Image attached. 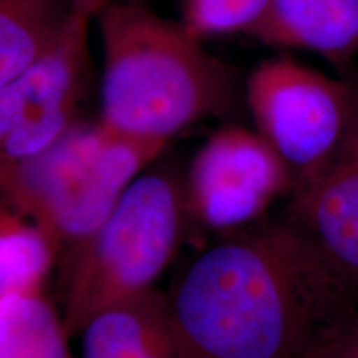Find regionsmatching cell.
Returning a JSON list of instances; mask_svg holds the SVG:
<instances>
[{"instance_id": "cell-7", "label": "cell", "mask_w": 358, "mask_h": 358, "mask_svg": "<svg viewBox=\"0 0 358 358\" xmlns=\"http://www.w3.org/2000/svg\"><path fill=\"white\" fill-rule=\"evenodd\" d=\"M77 10L58 43L0 85V178L29 163L77 127L88 78V25Z\"/></svg>"}, {"instance_id": "cell-11", "label": "cell", "mask_w": 358, "mask_h": 358, "mask_svg": "<svg viewBox=\"0 0 358 358\" xmlns=\"http://www.w3.org/2000/svg\"><path fill=\"white\" fill-rule=\"evenodd\" d=\"M77 10L75 0H0V85L50 52Z\"/></svg>"}, {"instance_id": "cell-3", "label": "cell", "mask_w": 358, "mask_h": 358, "mask_svg": "<svg viewBox=\"0 0 358 358\" xmlns=\"http://www.w3.org/2000/svg\"><path fill=\"white\" fill-rule=\"evenodd\" d=\"M166 145L103 122L77 124L50 150L3 174L0 196L47 232L66 262Z\"/></svg>"}, {"instance_id": "cell-6", "label": "cell", "mask_w": 358, "mask_h": 358, "mask_svg": "<svg viewBox=\"0 0 358 358\" xmlns=\"http://www.w3.org/2000/svg\"><path fill=\"white\" fill-rule=\"evenodd\" d=\"M290 191L292 174L284 159L256 129L237 123L217 128L185 174L189 226L217 236L262 219Z\"/></svg>"}, {"instance_id": "cell-2", "label": "cell", "mask_w": 358, "mask_h": 358, "mask_svg": "<svg viewBox=\"0 0 358 358\" xmlns=\"http://www.w3.org/2000/svg\"><path fill=\"white\" fill-rule=\"evenodd\" d=\"M98 15L105 60L100 122L168 143L203 120L239 111L237 71L181 24L134 2H110Z\"/></svg>"}, {"instance_id": "cell-9", "label": "cell", "mask_w": 358, "mask_h": 358, "mask_svg": "<svg viewBox=\"0 0 358 358\" xmlns=\"http://www.w3.org/2000/svg\"><path fill=\"white\" fill-rule=\"evenodd\" d=\"M78 335L82 358H182L168 294L155 287L103 307Z\"/></svg>"}, {"instance_id": "cell-10", "label": "cell", "mask_w": 358, "mask_h": 358, "mask_svg": "<svg viewBox=\"0 0 358 358\" xmlns=\"http://www.w3.org/2000/svg\"><path fill=\"white\" fill-rule=\"evenodd\" d=\"M248 35L345 65L358 55V0H271Z\"/></svg>"}, {"instance_id": "cell-5", "label": "cell", "mask_w": 358, "mask_h": 358, "mask_svg": "<svg viewBox=\"0 0 358 358\" xmlns=\"http://www.w3.org/2000/svg\"><path fill=\"white\" fill-rule=\"evenodd\" d=\"M350 80H335L292 57L262 62L250 71L244 101L256 131L292 174V194L327 166L350 110Z\"/></svg>"}, {"instance_id": "cell-13", "label": "cell", "mask_w": 358, "mask_h": 358, "mask_svg": "<svg viewBox=\"0 0 358 358\" xmlns=\"http://www.w3.org/2000/svg\"><path fill=\"white\" fill-rule=\"evenodd\" d=\"M57 259L47 232L0 196V297L42 289Z\"/></svg>"}, {"instance_id": "cell-8", "label": "cell", "mask_w": 358, "mask_h": 358, "mask_svg": "<svg viewBox=\"0 0 358 358\" xmlns=\"http://www.w3.org/2000/svg\"><path fill=\"white\" fill-rule=\"evenodd\" d=\"M342 140L315 179L289 196L287 211L329 266L358 292V78Z\"/></svg>"}, {"instance_id": "cell-16", "label": "cell", "mask_w": 358, "mask_h": 358, "mask_svg": "<svg viewBox=\"0 0 358 358\" xmlns=\"http://www.w3.org/2000/svg\"><path fill=\"white\" fill-rule=\"evenodd\" d=\"M75 3H77L78 10H82L83 13H87V15L93 17V15H98L103 8L108 6L110 0H75Z\"/></svg>"}, {"instance_id": "cell-12", "label": "cell", "mask_w": 358, "mask_h": 358, "mask_svg": "<svg viewBox=\"0 0 358 358\" xmlns=\"http://www.w3.org/2000/svg\"><path fill=\"white\" fill-rule=\"evenodd\" d=\"M69 337L42 289L0 297V358H71Z\"/></svg>"}, {"instance_id": "cell-14", "label": "cell", "mask_w": 358, "mask_h": 358, "mask_svg": "<svg viewBox=\"0 0 358 358\" xmlns=\"http://www.w3.org/2000/svg\"><path fill=\"white\" fill-rule=\"evenodd\" d=\"M271 0H185L182 22L194 38L221 34H248Z\"/></svg>"}, {"instance_id": "cell-15", "label": "cell", "mask_w": 358, "mask_h": 358, "mask_svg": "<svg viewBox=\"0 0 358 358\" xmlns=\"http://www.w3.org/2000/svg\"><path fill=\"white\" fill-rule=\"evenodd\" d=\"M306 358H358V306L325 327Z\"/></svg>"}, {"instance_id": "cell-4", "label": "cell", "mask_w": 358, "mask_h": 358, "mask_svg": "<svg viewBox=\"0 0 358 358\" xmlns=\"http://www.w3.org/2000/svg\"><path fill=\"white\" fill-rule=\"evenodd\" d=\"M189 227L185 176L168 164L145 169L65 262L66 332L78 335L103 307L155 287Z\"/></svg>"}, {"instance_id": "cell-1", "label": "cell", "mask_w": 358, "mask_h": 358, "mask_svg": "<svg viewBox=\"0 0 358 358\" xmlns=\"http://www.w3.org/2000/svg\"><path fill=\"white\" fill-rule=\"evenodd\" d=\"M168 299L182 358H306L358 306L287 209L217 236Z\"/></svg>"}]
</instances>
